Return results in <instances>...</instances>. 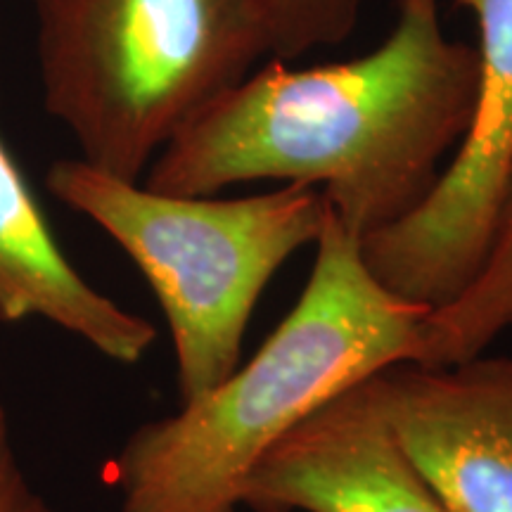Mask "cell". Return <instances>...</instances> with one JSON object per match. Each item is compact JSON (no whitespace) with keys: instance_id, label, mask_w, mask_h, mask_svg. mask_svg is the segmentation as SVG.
Listing matches in <instances>:
<instances>
[{"instance_id":"obj_1","label":"cell","mask_w":512,"mask_h":512,"mask_svg":"<svg viewBox=\"0 0 512 512\" xmlns=\"http://www.w3.org/2000/svg\"><path fill=\"white\" fill-rule=\"evenodd\" d=\"M475 95L477 50L446 36L439 0H396L394 29L366 55L249 72L159 152L143 185L181 197L311 185L363 238L430 195Z\"/></svg>"},{"instance_id":"obj_2","label":"cell","mask_w":512,"mask_h":512,"mask_svg":"<svg viewBox=\"0 0 512 512\" xmlns=\"http://www.w3.org/2000/svg\"><path fill=\"white\" fill-rule=\"evenodd\" d=\"M309 280L252 361L166 418L143 422L110 465L119 512H238L242 484L316 408L413 363L432 309L375 278L361 235L328 209Z\"/></svg>"},{"instance_id":"obj_3","label":"cell","mask_w":512,"mask_h":512,"mask_svg":"<svg viewBox=\"0 0 512 512\" xmlns=\"http://www.w3.org/2000/svg\"><path fill=\"white\" fill-rule=\"evenodd\" d=\"M48 114L81 162L138 183L209 102L271 55L261 0H31Z\"/></svg>"},{"instance_id":"obj_4","label":"cell","mask_w":512,"mask_h":512,"mask_svg":"<svg viewBox=\"0 0 512 512\" xmlns=\"http://www.w3.org/2000/svg\"><path fill=\"white\" fill-rule=\"evenodd\" d=\"M50 195L105 230L157 294L171 330L181 403L240 368L249 318L292 254L316 245L323 190L285 183L247 197H181L81 162L48 169Z\"/></svg>"},{"instance_id":"obj_5","label":"cell","mask_w":512,"mask_h":512,"mask_svg":"<svg viewBox=\"0 0 512 512\" xmlns=\"http://www.w3.org/2000/svg\"><path fill=\"white\" fill-rule=\"evenodd\" d=\"M475 17L477 95L470 124L413 211L361 238L380 283L441 309L467 290L494 240L512 181V0H456Z\"/></svg>"},{"instance_id":"obj_6","label":"cell","mask_w":512,"mask_h":512,"mask_svg":"<svg viewBox=\"0 0 512 512\" xmlns=\"http://www.w3.org/2000/svg\"><path fill=\"white\" fill-rule=\"evenodd\" d=\"M373 380L396 444L448 512H512L510 356L396 363Z\"/></svg>"},{"instance_id":"obj_7","label":"cell","mask_w":512,"mask_h":512,"mask_svg":"<svg viewBox=\"0 0 512 512\" xmlns=\"http://www.w3.org/2000/svg\"><path fill=\"white\" fill-rule=\"evenodd\" d=\"M373 377L323 403L275 441L242 484V508L448 512L396 444Z\"/></svg>"},{"instance_id":"obj_8","label":"cell","mask_w":512,"mask_h":512,"mask_svg":"<svg viewBox=\"0 0 512 512\" xmlns=\"http://www.w3.org/2000/svg\"><path fill=\"white\" fill-rule=\"evenodd\" d=\"M43 318L121 366L157 339L150 320L95 290L50 233L41 204L0 138V323Z\"/></svg>"},{"instance_id":"obj_9","label":"cell","mask_w":512,"mask_h":512,"mask_svg":"<svg viewBox=\"0 0 512 512\" xmlns=\"http://www.w3.org/2000/svg\"><path fill=\"white\" fill-rule=\"evenodd\" d=\"M512 328V181L482 268L451 304L430 311L413 363L446 368L482 356Z\"/></svg>"},{"instance_id":"obj_10","label":"cell","mask_w":512,"mask_h":512,"mask_svg":"<svg viewBox=\"0 0 512 512\" xmlns=\"http://www.w3.org/2000/svg\"><path fill=\"white\" fill-rule=\"evenodd\" d=\"M363 0H261L271 55L278 60L332 48L354 34Z\"/></svg>"},{"instance_id":"obj_11","label":"cell","mask_w":512,"mask_h":512,"mask_svg":"<svg viewBox=\"0 0 512 512\" xmlns=\"http://www.w3.org/2000/svg\"><path fill=\"white\" fill-rule=\"evenodd\" d=\"M0 512H60L29 482L12 444L10 415L0 401Z\"/></svg>"}]
</instances>
